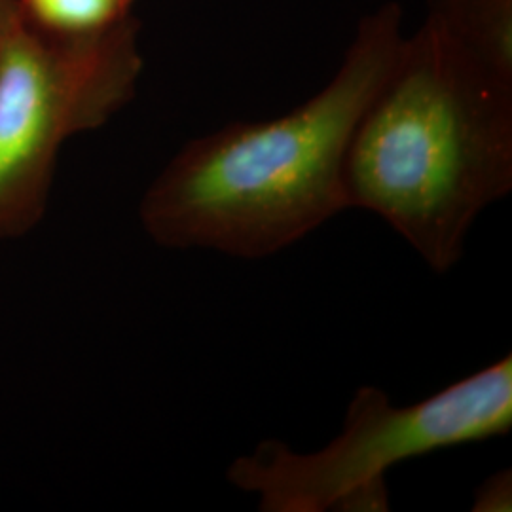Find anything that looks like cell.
I'll use <instances>...</instances> for the list:
<instances>
[{"instance_id": "cell-2", "label": "cell", "mask_w": 512, "mask_h": 512, "mask_svg": "<svg viewBox=\"0 0 512 512\" xmlns=\"http://www.w3.org/2000/svg\"><path fill=\"white\" fill-rule=\"evenodd\" d=\"M349 209L385 220L435 272H450L484 209L512 190V76L431 14L368 103L349 145Z\"/></svg>"}, {"instance_id": "cell-1", "label": "cell", "mask_w": 512, "mask_h": 512, "mask_svg": "<svg viewBox=\"0 0 512 512\" xmlns=\"http://www.w3.org/2000/svg\"><path fill=\"white\" fill-rule=\"evenodd\" d=\"M403 42V10L389 2L361 21L340 71L310 101L184 145L139 203L148 238L164 249L260 260L349 209V145Z\"/></svg>"}, {"instance_id": "cell-6", "label": "cell", "mask_w": 512, "mask_h": 512, "mask_svg": "<svg viewBox=\"0 0 512 512\" xmlns=\"http://www.w3.org/2000/svg\"><path fill=\"white\" fill-rule=\"evenodd\" d=\"M135 0H19L33 18L59 31H93L128 18Z\"/></svg>"}, {"instance_id": "cell-7", "label": "cell", "mask_w": 512, "mask_h": 512, "mask_svg": "<svg viewBox=\"0 0 512 512\" xmlns=\"http://www.w3.org/2000/svg\"><path fill=\"white\" fill-rule=\"evenodd\" d=\"M475 512H511L512 511V473L511 469L497 471L490 475L475 490L473 507Z\"/></svg>"}, {"instance_id": "cell-5", "label": "cell", "mask_w": 512, "mask_h": 512, "mask_svg": "<svg viewBox=\"0 0 512 512\" xmlns=\"http://www.w3.org/2000/svg\"><path fill=\"white\" fill-rule=\"evenodd\" d=\"M427 14L488 67L512 76V0H429Z\"/></svg>"}, {"instance_id": "cell-4", "label": "cell", "mask_w": 512, "mask_h": 512, "mask_svg": "<svg viewBox=\"0 0 512 512\" xmlns=\"http://www.w3.org/2000/svg\"><path fill=\"white\" fill-rule=\"evenodd\" d=\"M133 14L59 31L19 4L0 37V241L33 232L50 203L61 148L109 122L143 71Z\"/></svg>"}, {"instance_id": "cell-3", "label": "cell", "mask_w": 512, "mask_h": 512, "mask_svg": "<svg viewBox=\"0 0 512 512\" xmlns=\"http://www.w3.org/2000/svg\"><path fill=\"white\" fill-rule=\"evenodd\" d=\"M512 427V355L410 406L359 387L342 433L315 452L264 440L226 478L262 512L389 511L387 471L408 459L503 437Z\"/></svg>"}, {"instance_id": "cell-8", "label": "cell", "mask_w": 512, "mask_h": 512, "mask_svg": "<svg viewBox=\"0 0 512 512\" xmlns=\"http://www.w3.org/2000/svg\"><path fill=\"white\" fill-rule=\"evenodd\" d=\"M18 8V0H0V37Z\"/></svg>"}]
</instances>
